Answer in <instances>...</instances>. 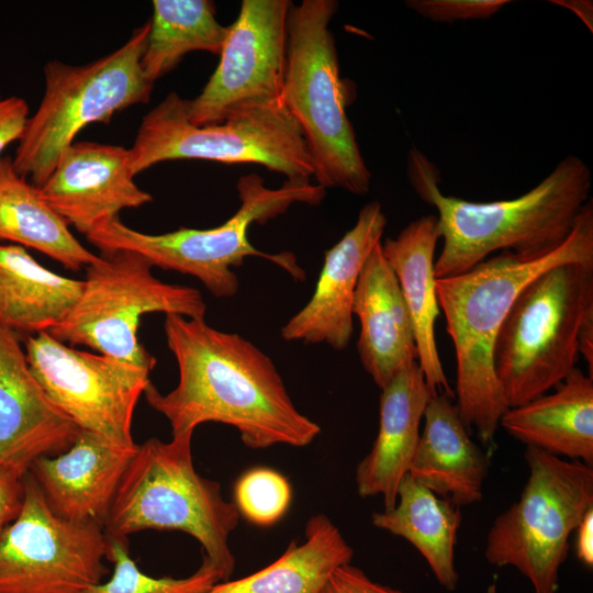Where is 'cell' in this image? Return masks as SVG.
Wrapping results in <instances>:
<instances>
[{
	"label": "cell",
	"instance_id": "6da1fadb",
	"mask_svg": "<svg viewBox=\"0 0 593 593\" xmlns=\"http://www.w3.org/2000/svg\"><path fill=\"white\" fill-rule=\"evenodd\" d=\"M164 331L179 380L166 394L149 382L143 394L172 436L215 422L236 428L246 447L265 449L305 447L321 433L292 402L271 358L248 339L177 314L165 316Z\"/></svg>",
	"mask_w": 593,
	"mask_h": 593
},
{
	"label": "cell",
	"instance_id": "7a4b0ae2",
	"mask_svg": "<svg viewBox=\"0 0 593 593\" xmlns=\"http://www.w3.org/2000/svg\"><path fill=\"white\" fill-rule=\"evenodd\" d=\"M566 262L593 266L592 198L569 236L552 250H503L465 272L436 280L439 309L455 347L456 406L467 428H474L484 443L493 440L510 409L494 371L497 333L519 292L541 272Z\"/></svg>",
	"mask_w": 593,
	"mask_h": 593
},
{
	"label": "cell",
	"instance_id": "3957f363",
	"mask_svg": "<svg viewBox=\"0 0 593 593\" xmlns=\"http://www.w3.org/2000/svg\"><path fill=\"white\" fill-rule=\"evenodd\" d=\"M407 175L419 198L437 209L443 248L435 261L436 279L465 272L494 251L541 254L558 247L571 233L591 199L592 172L568 155L523 195L471 202L445 195L439 172L418 150L409 156Z\"/></svg>",
	"mask_w": 593,
	"mask_h": 593
},
{
	"label": "cell",
	"instance_id": "277c9868",
	"mask_svg": "<svg viewBox=\"0 0 593 593\" xmlns=\"http://www.w3.org/2000/svg\"><path fill=\"white\" fill-rule=\"evenodd\" d=\"M236 189L240 205L223 224L208 230L180 227L163 234H147L125 225L120 217L109 220L86 237L101 253L116 249L135 251L154 267L189 275L215 298H233L239 282L233 267L249 256L262 257L281 267L295 280L305 273L291 253L268 254L255 248L247 238L250 224H265L295 203L320 204L325 189L307 179H287L270 189L257 174L242 176Z\"/></svg>",
	"mask_w": 593,
	"mask_h": 593
},
{
	"label": "cell",
	"instance_id": "5b68a950",
	"mask_svg": "<svg viewBox=\"0 0 593 593\" xmlns=\"http://www.w3.org/2000/svg\"><path fill=\"white\" fill-rule=\"evenodd\" d=\"M192 435L137 445L122 478L103 530L108 538H127L144 530H180L201 546L203 557L230 580L235 558L230 536L239 513L222 495L221 485L200 475L192 460Z\"/></svg>",
	"mask_w": 593,
	"mask_h": 593
},
{
	"label": "cell",
	"instance_id": "8992f818",
	"mask_svg": "<svg viewBox=\"0 0 593 593\" xmlns=\"http://www.w3.org/2000/svg\"><path fill=\"white\" fill-rule=\"evenodd\" d=\"M337 9L334 0L292 4L281 103L302 132L315 183L362 195L369 192L371 174L346 114V90L329 30Z\"/></svg>",
	"mask_w": 593,
	"mask_h": 593
},
{
	"label": "cell",
	"instance_id": "52a82bcc",
	"mask_svg": "<svg viewBox=\"0 0 593 593\" xmlns=\"http://www.w3.org/2000/svg\"><path fill=\"white\" fill-rule=\"evenodd\" d=\"M591 310L592 265L553 266L519 292L493 353L495 376L508 407L546 394L575 368L578 331Z\"/></svg>",
	"mask_w": 593,
	"mask_h": 593
},
{
	"label": "cell",
	"instance_id": "ba28073f",
	"mask_svg": "<svg viewBox=\"0 0 593 593\" xmlns=\"http://www.w3.org/2000/svg\"><path fill=\"white\" fill-rule=\"evenodd\" d=\"M149 21L120 47L93 61L44 67V93L12 157L14 169L41 187L63 152L92 123H107L130 107L147 103L154 88L141 65Z\"/></svg>",
	"mask_w": 593,
	"mask_h": 593
},
{
	"label": "cell",
	"instance_id": "9c48e42d",
	"mask_svg": "<svg viewBox=\"0 0 593 593\" xmlns=\"http://www.w3.org/2000/svg\"><path fill=\"white\" fill-rule=\"evenodd\" d=\"M130 155L135 177L177 159L257 164L287 179L314 176L302 132L281 101L235 112L221 123L194 125L187 99L169 92L143 118Z\"/></svg>",
	"mask_w": 593,
	"mask_h": 593
},
{
	"label": "cell",
	"instance_id": "30bf717a",
	"mask_svg": "<svg viewBox=\"0 0 593 593\" xmlns=\"http://www.w3.org/2000/svg\"><path fill=\"white\" fill-rule=\"evenodd\" d=\"M529 475L519 499L491 525L489 563L517 569L535 593H555L570 536L593 508V468L527 446Z\"/></svg>",
	"mask_w": 593,
	"mask_h": 593
},
{
	"label": "cell",
	"instance_id": "8fae6325",
	"mask_svg": "<svg viewBox=\"0 0 593 593\" xmlns=\"http://www.w3.org/2000/svg\"><path fill=\"white\" fill-rule=\"evenodd\" d=\"M144 256L125 249L102 253L86 268L81 293L67 316L48 333L71 346L152 371L156 359L139 343L143 315L177 314L205 318L206 304L198 289L163 282Z\"/></svg>",
	"mask_w": 593,
	"mask_h": 593
},
{
	"label": "cell",
	"instance_id": "7c38bea8",
	"mask_svg": "<svg viewBox=\"0 0 593 593\" xmlns=\"http://www.w3.org/2000/svg\"><path fill=\"white\" fill-rule=\"evenodd\" d=\"M107 555L103 528L53 513L27 471L22 508L0 526V593H81L108 573Z\"/></svg>",
	"mask_w": 593,
	"mask_h": 593
},
{
	"label": "cell",
	"instance_id": "4fadbf2b",
	"mask_svg": "<svg viewBox=\"0 0 593 593\" xmlns=\"http://www.w3.org/2000/svg\"><path fill=\"white\" fill-rule=\"evenodd\" d=\"M29 366L49 400L80 429L133 448L132 418L149 372L79 350L48 332L23 338Z\"/></svg>",
	"mask_w": 593,
	"mask_h": 593
},
{
	"label": "cell",
	"instance_id": "5bb4252c",
	"mask_svg": "<svg viewBox=\"0 0 593 593\" xmlns=\"http://www.w3.org/2000/svg\"><path fill=\"white\" fill-rule=\"evenodd\" d=\"M290 0H243L227 26L220 61L202 91L187 100L194 125L221 123L235 112L281 101Z\"/></svg>",
	"mask_w": 593,
	"mask_h": 593
},
{
	"label": "cell",
	"instance_id": "9a60e30c",
	"mask_svg": "<svg viewBox=\"0 0 593 593\" xmlns=\"http://www.w3.org/2000/svg\"><path fill=\"white\" fill-rule=\"evenodd\" d=\"M134 178L130 148L75 142L38 189L68 225L87 236L100 224L119 217L121 211L153 201Z\"/></svg>",
	"mask_w": 593,
	"mask_h": 593
},
{
	"label": "cell",
	"instance_id": "2e32d148",
	"mask_svg": "<svg viewBox=\"0 0 593 593\" xmlns=\"http://www.w3.org/2000/svg\"><path fill=\"white\" fill-rule=\"evenodd\" d=\"M80 430L41 387L21 338L0 326V465L27 472L37 458L66 451Z\"/></svg>",
	"mask_w": 593,
	"mask_h": 593
},
{
	"label": "cell",
	"instance_id": "e0dca14e",
	"mask_svg": "<svg viewBox=\"0 0 593 593\" xmlns=\"http://www.w3.org/2000/svg\"><path fill=\"white\" fill-rule=\"evenodd\" d=\"M387 216L378 201L362 206L356 224L324 253L310 301L281 327L287 342L327 344L345 349L354 332L353 300L360 271L381 242Z\"/></svg>",
	"mask_w": 593,
	"mask_h": 593
},
{
	"label": "cell",
	"instance_id": "ac0fdd59",
	"mask_svg": "<svg viewBox=\"0 0 593 593\" xmlns=\"http://www.w3.org/2000/svg\"><path fill=\"white\" fill-rule=\"evenodd\" d=\"M136 448L116 446L81 429L66 451L37 458L29 472L53 513L103 528Z\"/></svg>",
	"mask_w": 593,
	"mask_h": 593
},
{
	"label": "cell",
	"instance_id": "d6986e66",
	"mask_svg": "<svg viewBox=\"0 0 593 593\" xmlns=\"http://www.w3.org/2000/svg\"><path fill=\"white\" fill-rule=\"evenodd\" d=\"M353 315L360 323L359 359L374 383L384 388L417 361L413 323L399 281L383 256L381 242L366 260L356 286Z\"/></svg>",
	"mask_w": 593,
	"mask_h": 593
},
{
	"label": "cell",
	"instance_id": "ffe728a7",
	"mask_svg": "<svg viewBox=\"0 0 593 593\" xmlns=\"http://www.w3.org/2000/svg\"><path fill=\"white\" fill-rule=\"evenodd\" d=\"M432 396L417 361L381 389L378 435L357 466L356 485L362 497L382 495L384 511L396 504L398 488L415 455Z\"/></svg>",
	"mask_w": 593,
	"mask_h": 593
},
{
	"label": "cell",
	"instance_id": "44dd1931",
	"mask_svg": "<svg viewBox=\"0 0 593 593\" xmlns=\"http://www.w3.org/2000/svg\"><path fill=\"white\" fill-rule=\"evenodd\" d=\"M452 398L429 399L409 474L456 506L480 502L490 461L470 438Z\"/></svg>",
	"mask_w": 593,
	"mask_h": 593
},
{
	"label": "cell",
	"instance_id": "7402d4cb",
	"mask_svg": "<svg viewBox=\"0 0 593 593\" xmlns=\"http://www.w3.org/2000/svg\"><path fill=\"white\" fill-rule=\"evenodd\" d=\"M437 215L411 222L395 238L381 243L383 256L393 270L413 323L418 366L432 395L450 388L437 351L435 322L439 315L436 292L435 249L439 239Z\"/></svg>",
	"mask_w": 593,
	"mask_h": 593
},
{
	"label": "cell",
	"instance_id": "603a6c76",
	"mask_svg": "<svg viewBox=\"0 0 593 593\" xmlns=\"http://www.w3.org/2000/svg\"><path fill=\"white\" fill-rule=\"evenodd\" d=\"M502 426L527 446L593 465V377L574 368L550 394L510 407Z\"/></svg>",
	"mask_w": 593,
	"mask_h": 593
},
{
	"label": "cell",
	"instance_id": "cb8c5ba5",
	"mask_svg": "<svg viewBox=\"0 0 593 593\" xmlns=\"http://www.w3.org/2000/svg\"><path fill=\"white\" fill-rule=\"evenodd\" d=\"M81 289L82 280L55 273L24 247L0 242V326L21 339L57 326Z\"/></svg>",
	"mask_w": 593,
	"mask_h": 593
},
{
	"label": "cell",
	"instance_id": "d4e9b609",
	"mask_svg": "<svg viewBox=\"0 0 593 593\" xmlns=\"http://www.w3.org/2000/svg\"><path fill=\"white\" fill-rule=\"evenodd\" d=\"M1 240L35 249L72 271L100 259L74 236L40 189L14 169L10 156L0 159Z\"/></svg>",
	"mask_w": 593,
	"mask_h": 593
},
{
	"label": "cell",
	"instance_id": "484cf974",
	"mask_svg": "<svg viewBox=\"0 0 593 593\" xmlns=\"http://www.w3.org/2000/svg\"><path fill=\"white\" fill-rule=\"evenodd\" d=\"M374 527L406 539L425 558L438 583L457 588L455 547L461 523L460 507L416 482L406 473L393 508L372 514Z\"/></svg>",
	"mask_w": 593,
	"mask_h": 593
},
{
	"label": "cell",
	"instance_id": "4316f807",
	"mask_svg": "<svg viewBox=\"0 0 593 593\" xmlns=\"http://www.w3.org/2000/svg\"><path fill=\"white\" fill-rule=\"evenodd\" d=\"M304 535L303 542L292 541L266 568L219 582L205 593H320L334 570L350 563L354 550L324 514L307 521Z\"/></svg>",
	"mask_w": 593,
	"mask_h": 593
},
{
	"label": "cell",
	"instance_id": "83f0119b",
	"mask_svg": "<svg viewBox=\"0 0 593 593\" xmlns=\"http://www.w3.org/2000/svg\"><path fill=\"white\" fill-rule=\"evenodd\" d=\"M227 26L209 0H154L141 65L150 82L170 72L191 52L220 55Z\"/></svg>",
	"mask_w": 593,
	"mask_h": 593
},
{
	"label": "cell",
	"instance_id": "f1b7e54d",
	"mask_svg": "<svg viewBox=\"0 0 593 593\" xmlns=\"http://www.w3.org/2000/svg\"><path fill=\"white\" fill-rule=\"evenodd\" d=\"M107 559L114 566L107 582L93 584L81 593H205L221 582L215 567L203 557L200 568L187 578H154L143 573L128 552L127 538H108Z\"/></svg>",
	"mask_w": 593,
	"mask_h": 593
},
{
	"label": "cell",
	"instance_id": "f546056e",
	"mask_svg": "<svg viewBox=\"0 0 593 593\" xmlns=\"http://www.w3.org/2000/svg\"><path fill=\"white\" fill-rule=\"evenodd\" d=\"M238 513L249 523L267 527L287 513L292 490L289 481L276 470L254 468L237 480L234 489Z\"/></svg>",
	"mask_w": 593,
	"mask_h": 593
},
{
	"label": "cell",
	"instance_id": "4dcf8cb0",
	"mask_svg": "<svg viewBox=\"0 0 593 593\" xmlns=\"http://www.w3.org/2000/svg\"><path fill=\"white\" fill-rule=\"evenodd\" d=\"M507 0H409L406 5L434 22L486 19L500 11Z\"/></svg>",
	"mask_w": 593,
	"mask_h": 593
},
{
	"label": "cell",
	"instance_id": "1f68e13d",
	"mask_svg": "<svg viewBox=\"0 0 593 593\" xmlns=\"http://www.w3.org/2000/svg\"><path fill=\"white\" fill-rule=\"evenodd\" d=\"M320 593H403L371 580L350 563L334 570Z\"/></svg>",
	"mask_w": 593,
	"mask_h": 593
},
{
	"label": "cell",
	"instance_id": "d6a6232c",
	"mask_svg": "<svg viewBox=\"0 0 593 593\" xmlns=\"http://www.w3.org/2000/svg\"><path fill=\"white\" fill-rule=\"evenodd\" d=\"M29 118L30 110L24 99L0 94V159L9 145L20 141Z\"/></svg>",
	"mask_w": 593,
	"mask_h": 593
},
{
	"label": "cell",
	"instance_id": "836d02e7",
	"mask_svg": "<svg viewBox=\"0 0 593 593\" xmlns=\"http://www.w3.org/2000/svg\"><path fill=\"white\" fill-rule=\"evenodd\" d=\"M25 473L0 465V526L12 522L22 508Z\"/></svg>",
	"mask_w": 593,
	"mask_h": 593
},
{
	"label": "cell",
	"instance_id": "e575fe53",
	"mask_svg": "<svg viewBox=\"0 0 593 593\" xmlns=\"http://www.w3.org/2000/svg\"><path fill=\"white\" fill-rule=\"evenodd\" d=\"M575 553L586 567L593 566V508L590 510L575 529Z\"/></svg>",
	"mask_w": 593,
	"mask_h": 593
},
{
	"label": "cell",
	"instance_id": "d590c367",
	"mask_svg": "<svg viewBox=\"0 0 593 593\" xmlns=\"http://www.w3.org/2000/svg\"><path fill=\"white\" fill-rule=\"evenodd\" d=\"M578 355L583 357L593 377V310L582 320L577 337Z\"/></svg>",
	"mask_w": 593,
	"mask_h": 593
},
{
	"label": "cell",
	"instance_id": "8d00e7d4",
	"mask_svg": "<svg viewBox=\"0 0 593 593\" xmlns=\"http://www.w3.org/2000/svg\"><path fill=\"white\" fill-rule=\"evenodd\" d=\"M555 4L564 7L571 11H573L590 29L592 32L593 30V23H592V1H583V0H555L551 1Z\"/></svg>",
	"mask_w": 593,
	"mask_h": 593
}]
</instances>
